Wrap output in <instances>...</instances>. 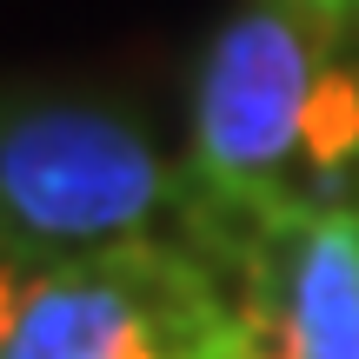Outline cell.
<instances>
[{
    "mask_svg": "<svg viewBox=\"0 0 359 359\" xmlns=\"http://www.w3.org/2000/svg\"><path fill=\"white\" fill-rule=\"evenodd\" d=\"M173 187L140 127L87 100L0 114V226L27 246H87L93 259L147 240Z\"/></svg>",
    "mask_w": 359,
    "mask_h": 359,
    "instance_id": "6da1fadb",
    "label": "cell"
},
{
    "mask_svg": "<svg viewBox=\"0 0 359 359\" xmlns=\"http://www.w3.org/2000/svg\"><path fill=\"white\" fill-rule=\"evenodd\" d=\"M320 80V0H246L200 53L193 140L200 173L273 193L299 154L306 100Z\"/></svg>",
    "mask_w": 359,
    "mask_h": 359,
    "instance_id": "7a4b0ae2",
    "label": "cell"
},
{
    "mask_svg": "<svg viewBox=\"0 0 359 359\" xmlns=\"http://www.w3.org/2000/svg\"><path fill=\"white\" fill-rule=\"evenodd\" d=\"M259 313L293 333L299 359H359V219H286L253 259Z\"/></svg>",
    "mask_w": 359,
    "mask_h": 359,
    "instance_id": "3957f363",
    "label": "cell"
},
{
    "mask_svg": "<svg viewBox=\"0 0 359 359\" xmlns=\"http://www.w3.org/2000/svg\"><path fill=\"white\" fill-rule=\"evenodd\" d=\"M0 359H167L114 253L27 286Z\"/></svg>",
    "mask_w": 359,
    "mask_h": 359,
    "instance_id": "277c9868",
    "label": "cell"
},
{
    "mask_svg": "<svg viewBox=\"0 0 359 359\" xmlns=\"http://www.w3.org/2000/svg\"><path fill=\"white\" fill-rule=\"evenodd\" d=\"M27 286H34V280H20V273H13V259H0V346H7L13 320H20V299H27Z\"/></svg>",
    "mask_w": 359,
    "mask_h": 359,
    "instance_id": "5b68a950",
    "label": "cell"
}]
</instances>
